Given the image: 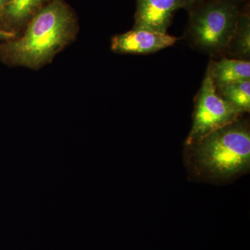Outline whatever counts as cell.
Listing matches in <instances>:
<instances>
[{
    "label": "cell",
    "mask_w": 250,
    "mask_h": 250,
    "mask_svg": "<svg viewBox=\"0 0 250 250\" xmlns=\"http://www.w3.org/2000/svg\"><path fill=\"white\" fill-rule=\"evenodd\" d=\"M217 92L225 101L241 113L250 109V80L215 87Z\"/></svg>",
    "instance_id": "8"
},
{
    "label": "cell",
    "mask_w": 250,
    "mask_h": 250,
    "mask_svg": "<svg viewBox=\"0 0 250 250\" xmlns=\"http://www.w3.org/2000/svg\"><path fill=\"white\" fill-rule=\"evenodd\" d=\"M240 13L233 0H216L204 5L192 16L190 37L198 48L217 53L228 47L236 31Z\"/></svg>",
    "instance_id": "3"
},
{
    "label": "cell",
    "mask_w": 250,
    "mask_h": 250,
    "mask_svg": "<svg viewBox=\"0 0 250 250\" xmlns=\"http://www.w3.org/2000/svg\"><path fill=\"white\" fill-rule=\"evenodd\" d=\"M9 0H0V9H2L5 5L7 4Z\"/></svg>",
    "instance_id": "12"
},
{
    "label": "cell",
    "mask_w": 250,
    "mask_h": 250,
    "mask_svg": "<svg viewBox=\"0 0 250 250\" xmlns=\"http://www.w3.org/2000/svg\"><path fill=\"white\" fill-rule=\"evenodd\" d=\"M241 114L219 95L207 72L195 100L193 123L186 146L193 144L210 133L238 121Z\"/></svg>",
    "instance_id": "4"
},
{
    "label": "cell",
    "mask_w": 250,
    "mask_h": 250,
    "mask_svg": "<svg viewBox=\"0 0 250 250\" xmlns=\"http://www.w3.org/2000/svg\"><path fill=\"white\" fill-rule=\"evenodd\" d=\"M186 161L195 177L225 182L249 170L250 132L246 123L236 121L187 146Z\"/></svg>",
    "instance_id": "1"
},
{
    "label": "cell",
    "mask_w": 250,
    "mask_h": 250,
    "mask_svg": "<svg viewBox=\"0 0 250 250\" xmlns=\"http://www.w3.org/2000/svg\"><path fill=\"white\" fill-rule=\"evenodd\" d=\"M70 25L68 11L60 1H54L36 15L21 39L6 46L7 54L16 63L37 66L66 42Z\"/></svg>",
    "instance_id": "2"
},
{
    "label": "cell",
    "mask_w": 250,
    "mask_h": 250,
    "mask_svg": "<svg viewBox=\"0 0 250 250\" xmlns=\"http://www.w3.org/2000/svg\"><path fill=\"white\" fill-rule=\"evenodd\" d=\"M208 72L215 87L244 82L250 80V62L225 57L212 62Z\"/></svg>",
    "instance_id": "7"
},
{
    "label": "cell",
    "mask_w": 250,
    "mask_h": 250,
    "mask_svg": "<svg viewBox=\"0 0 250 250\" xmlns=\"http://www.w3.org/2000/svg\"><path fill=\"white\" fill-rule=\"evenodd\" d=\"M14 33L8 32V31L0 29V40H1V39H10V38L14 37Z\"/></svg>",
    "instance_id": "11"
},
{
    "label": "cell",
    "mask_w": 250,
    "mask_h": 250,
    "mask_svg": "<svg viewBox=\"0 0 250 250\" xmlns=\"http://www.w3.org/2000/svg\"><path fill=\"white\" fill-rule=\"evenodd\" d=\"M177 39L167 33L134 29L112 39L111 48L121 53H153L173 45Z\"/></svg>",
    "instance_id": "6"
},
{
    "label": "cell",
    "mask_w": 250,
    "mask_h": 250,
    "mask_svg": "<svg viewBox=\"0 0 250 250\" xmlns=\"http://www.w3.org/2000/svg\"><path fill=\"white\" fill-rule=\"evenodd\" d=\"M41 0H9L6 4V14L16 21L27 17L39 4Z\"/></svg>",
    "instance_id": "10"
},
{
    "label": "cell",
    "mask_w": 250,
    "mask_h": 250,
    "mask_svg": "<svg viewBox=\"0 0 250 250\" xmlns=\"http://www.w3.org/2000/svg\"><path fill=\"white\" fill-rule=\"evenodd\" d=\"M188 0H137L134 29L166 33L174 12Z\"/></svg>",
    "instance_id": "5"
},
{
    "label": "cell",
    "mask_w": 250,
    "mask_h": 250,
    "mask_svg": "<svg viewBox=\"0 0 250 250\" xmlns=\"http://www.w3.org/2000/svg\"><path fill=\"white\" fill-rule=\"evenodd\" d=\"M232 47L233 52L241 60L249 61L250 55V20L247 14H240L236 31L228 47Z\"/></svg>",
    "instance_id": "9"
}]
</instances>
